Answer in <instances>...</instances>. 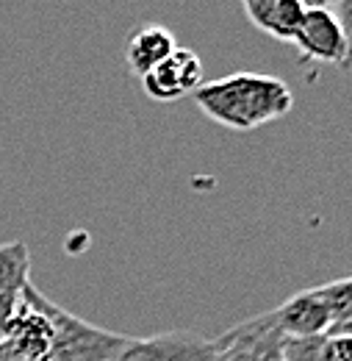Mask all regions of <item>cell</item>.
Wrapping results in <instances>:
<instances>
[{"label": "cell", "instance_id": "1", "mask_svg": "<svg viewBox=\"0 0 352 361\" xmlns=\"http://www.w3.org/2000/svg\"><path fill=\"white\" fill-rule=\"evenodd\" d=\"M200 111L233 131H253L291 111L294 94L283 78L264 73H233L217 81H203L194 90Z\"/></svg>", "mask_w": 352, "mask_h": 361}, {"label": "cell", "instance_id": "2", "mask_svg": "<svg viewBox=\"0 0 352 361\" xmlns=\"http://www.w3.org/2000/svg\"><path fill=\"white\" fill-rule=\"evenodd\" d=\"M28 295L53 322V361H114L131 342L122 334L106 331L100 325L70 314L67 309L44 298L34 283H28Z\"/></svg>", "mask_w": 352, "mask_h": 361}, {"label": "cell", "instance_id": "3", "mask_svg": "<svg viewBox=\"0 0 352 361\" xmlns=\"http://www.w3.org/2000/svg\"><path fill=\"white\" fill-rule=\"evenodd\" d=\"M283 331L277 325L275 312L253 317L247 322H239L236 328L225 331L217 342V353L211 361H283Z\"/></svg>", "mask_w": 352, "mask_h": 361}, {"label": "cell", "instance_id": "4", "mask_svg": "<svg viewBox=\"0 0 352 361\" xmlns=\"http://www.w3.org/2000/svg\"><path fill=\"white\" fill-rule=\"evenodd\" d=\"M203 84V61L194 50L175 47L161 64L142 75V90L156 103H175Z\"/></svg>", "mask_w": 352, "mask_h": 361}, {"label": "cell", "instance_id": "5", "mask_svg": "<svg viewBox=\"0 0 352 361\" xmlns=\"http://www.w3.org/2000/svg\"><path fill=\"white\" fill-rule=\"evenodd\" d=\"M294 45L306 59L319 64H336V67H352L347 37L330 8H306L303 25L294 37Z\"/></svg>", "mask_w": 352, "mask_h": 361}, {"label": "cell", "instance_id": "6", "mask_svg": "<svg viewBox=\"0 0 352 361\" xmlns=\"http://www.w3.org/2000/svg\"><path fill=\"white\" fill-rule=\"evenodd\" d=\"M214 353V339L189 331H170L147 339H131L114 361H211Z\"/></svg>", "mask_w": 352, "mask_h": 361}, {"label": "cell", "instance_id": "7", "mask_svg": "<svg viewBox=\"0 0 352 361\" xmlns=\"http://www.w3.org/2000/svg\"><path fill=\"white\" fill-rule=\"evenodd\" d=\"M6 342L25 359L31 361H53V322L28 295V286L20 295L17 314L8 325Z\"/></svg>", "mask_w": 352, "mask_h": 361}, {"label": "cell", "instance_id": "8", "mask_svg": "<svg viewBox=\"0 0 352 361\" xmlns=\"http://www.w3.org/2000/svg\"><path fill=\"white\" fill-rule=\"evenodd\" d=\"M283 336H322L330 331L333 314L319 289H303L275 309Z\"/></svg>", "mask_w": 352, "mask_h": 361}, {"label": "cell", "instance_id": "9", "mask_svg": "<svg viewBox=\"0 0 352 361\" xmlns=\"http://www.w3.org/2000/svg\"><path fill=\"white\" fill-rule=\"evenodd\" d=\"M175 37L170 28L164 25H142L136 28L131 37H128V45H125V61L133 73L142 78L144 73H150L156 64H161L172 50H175Z\"/></svg>", "mask_w": 352, "mask_h": 361}, {"label": "cell", "instance_id": "10", "mask_svg": "<svg viewBox=\"0 0 352 361\" xmlns=\"http://www.w3.org/2000/svg\"><path fill=\"white\" fill-rule=\"evenodd\" d=\"M31 283V250L25 242L0 245V295H23Z\"/></svg>", "mask_w": 352, "mask_h": 361}, {"label": "cell", "instance_id": "11", "mask_svg": "<svg viewBox=\"0 0 352 361\" xmlns=\"http://www.w3.org/2000/svg\"><path fill=\"white\" fill-rule=\"evenodd\" d=\"M303 17H306V6L300 0H277L261 31H266L269 37H275L280 42H294V37L303 25Z\"/></svg>", "mask_w": 352, "mask_h": 361}, {"label": "cell", "instance_id": "12", "mask_svg": "<svg viewBox=\"0 0 352 361\" xmlns=\"http://www.w3.org/2000/svg\"><path fill=\"white\" fill-rule=\"evenodd\" d=\"M325 336H286L280 348L283 361H325Z\"/></svg>", "mask_w": 352, "mask_h": 361}, {"label": "cell", "instance_id": "13", "mask_svg": "<svg viewBox=\"0 0 352 361\" xmlns=\"http://www.w3.org/2000/svg\"><path fill=\"white\" fill-rule=\"evenodd\" d=\"M316 289H319V295L325 298V303L330 306L333 319L352 314V275L350 278L330 281V283H322V286H316Z\"/></svg>", "mask_w": 352, "mask_h": 361}, {"label": "cell", "instance_id": "14", "mask_svg": "<svg viewBox=\"0 0 352 361\" xmlns=\"http://www.w3.org/2000/svg\"><path fill=\"white\" fill-rule=\"evenodd\" d=\"M325 361H352V336L327 334L325 336Z\"/></svg>", "mask_w": 352, "mask_h": 361}, {"label": "cell", "instance_id": "15", "mask_svg": "<svg viewBox=\"0 0 352 361\" xmlns=\"http://www.w3.org/2000/svg\"><path fill=\"white\" fill-rule=\"evenodd\" d=\"M20 306V295H0V342H6L8 336V325L17 314Z\"/></svg>", "mask_w": 352, "mask_h": 361}, {"label": "cell", "instance_id": "16", "mask_svg": "<svg viewBox=\"0 0 352 361\" xmlns=\"http://www.w3.org/2000/svg\"><path fill=\"white\" fill-rule=\"evenodd\" d=\"M241 3H244V11H247L250 23L258 25V28H264L266 17H269V11L275 8L277 0H241Z\"/></svg>", "mask_w": 352, "mask_h": 361}, {"label": "cell", "instance_id": "17", "mask_svg": "<svg viewBox=\"0 0 352 361\" xmlns=\"http://www.w3.org/2000/svg\"><path fill=\"white\" fill-rule=\"evenodd\" d=\"M336 20L347 37V45H350V61H352V0H336Z\"/></svg>", "mask_w": 352, "mask_h": 361}, {"label": "cell", "instance_id": "18", "mask_svg": "<svg viewBox=\"0 0 352 361\" xmlns=\"http://www.w3.org/2000/svg\"><path fill=\"white\" fill-rule=\"evenodd\" d=\"M327 334H339V336H352V314L333 319V325H330V331H327Z\"/></svg>", "mask_w": 352, "mask_h": 361}, {"label": "cell", "instance_id": "19", "mask_svg": "<svg viewBox=\"0 0 352 361\" xmlns=\"http://www.w3.org/2000/svg\"><path fill=\"white\" fill-rule=\"evenodd\" d=\"M0 361H31L25 359V356H20L8 342H0Z\"/></svg>", "mask_w": 352, "mask_h": 361}, {"label": "cell", "instance_id": "20", "mask_svg": "<svg viewBox=\"0 0 352 361\" xmlns=\"http://www.w3.org/2000/svg\"><path fill=\"white\" fill-rule=\"evenodd\" d=\"M306 8H330L336 0H300Z\"/></svg>", "mask_w": 352, "mask_h": 361}]
</instances>
